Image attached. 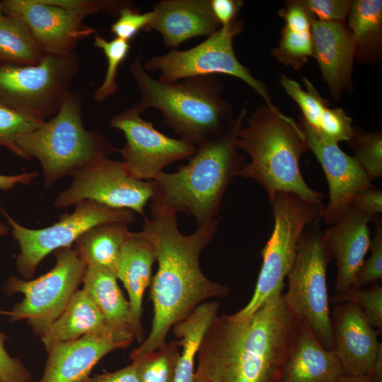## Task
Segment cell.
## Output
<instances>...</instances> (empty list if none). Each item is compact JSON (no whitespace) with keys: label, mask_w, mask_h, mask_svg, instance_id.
<instances>
[{"label":"cell","mask_w":382,"mask_h":382,"mask_svg":"<svg viewBox=\"0 0 382 382\" xmlns=\"http://www.w3.org/2000/svg\"><path fill=\"white\" fill-rule=\"evenodd\" d=\"M151 212V219H144L139 232L152 244L158 262L150 284L154 317L148 337L130 352L132 361L164 345L170 330L207 299L224 298L230 291L227 286L208 279L199 265L200 255L212 241L219 219L185 235L178 227L175 213L152 206Z\"/></svg>","instance_id":"1"},{"label":"cell","mask_w":382,"mask_h":382,"mask_svg":"<svg viewBox=\"0 0 382 382\" xmlns=\"http://www.w3.org/2000/svg\"><path fill=\"white\" fill-rule=\"evenodd\" d=\"M301 321L283 294L245 318L218 315L201 342L195 372L210 382H282Z\"/></svg>","instance_id":"2"},{"label":"cell","mask_w":382,"mask_h":382,"mask_svg":"<svg viewBox=\"0 0 382 382\" xmlns=\"http://www.w3.org/2000/svg\"><path fill=\"white\" fill-rule=\"evenodd\" d=\"M246 115L243 108L226 134L196 147L178 171L151 180V206L192 216L197 226L216 219L226 190L245 165L236 140Z\"/></svg>","instance_id":"3"},{"label":"cell","mask_w":382,"mask_h":382,"mask_svg":"<svg viewBox=\"0 0 382 382\" xmlns=\"http://www.w3.org/2000/svg\"><path fill=\"white\" fill-rule=\"evenodd\" d=\"M140 91L134 107L141 113L158 109L164 123L195 147L226 134L233 125L232 106L224 98V86L214 75L163 82L144 68L141 56L129 65Z\"/></svg>","instance_id":"4"},{"label":"cell","mask_w":382,"mask_h":382,"mask_svg":"<svg viewBox=\"0 0 382 382\" xmlns=\"http://www.w3.org/2000/svg\"><path fill=\"white\" fill-rule=\"evenodd\" d=\"M238 133L236 147L250 161L238 176L262 185L270 200L277 192H289L316 204L324 194L310 187L302 176L300 158L307 149L303 129L291 117L267 105L255 109Z\"/></svg>","instance_id":"5"},{"label":"cell","mask_w":382,"mask_h":382,"mask_svg":"<svg viewBox=\"0 0 382 382\" xmlns=\"http://www.w3.org/2000/svg\"><path fill=\"white\" fill-rule=\"evenodd\" d=\"M18 145L23 158H35L40 163L45 188L117 151L105 135L85 128L80 95L71 91L56 115L21 136Z\"/></svg>","instance_id":"6"},{"label":"cell","mask_w":382,"mask_h":382,"mask_svg":"<svg viewBox=\"0 0 382 382\" xmlns=\"http://www.w3.org/2000/svg\"><path fill=\"white\" fill-rule=\"evenodd\" d=\"M274 228L261 251L262 264L253 294L249 302L233 314L245 318L261 306L282 294L284 279L296 256L299 240L306 227L318 218L323 204H316L289 192H277L270 200Z\"/></svg>","instance_id":"7"},{"label":"cell","mask_w":382,"mask_h":382,"mask_svg":"<svg viewBox=\"0 0 382 382\" xmlns=\"http://www.w3.org/2000/svg\"><path fill=\"white\" fill-rule=\"evenodd\" d=\"M320 224V217L311 222L299 240L284 295L320 344L328 350H334L326 282L327 267L332 256L324 242Z\"/></svg>","instance_id":"8"},{"label":"cell","mask_w":382,"mask_h":382,"mask_svg":"<svg viewBox=\"0 0 382 382\" xmlns=\"http://www.w3.org/2000/svg\"><path fill=\"white\" fill-rule=\"evenodd\" d=\"M79 66L76 52L46 54L33 65L0 64V100L45 120L59 110Z\"/></svg>","instance_id":"9"},{"label":"cell","mask_w":382,"mask_h":382,"mask_svg":"<svg viewBox=\"0 0 382 382\" xmlns=\"http://www.w3.org/2000/svg\"><path fill=\"white\" fill-rule=\"evenodd\" d=\"M242 31L243 21L237 18L221 26L199 45L185 50L172 49L165 54L153 56L143 66L147 72L159 71L158 80L163 82L217 74L229 75L244 81L264 99L268 107L277 109L265 85L251 74L235 54L233 40Z\"/></svg>","instance_id":"10"},{"label":"cell","mask_w":382,"mask_h":382,"mask_svg":"<svg viewBox=\"0 0 382 382\" xmlns=\"http://www.w3.org/2000/svg\"><path fill=\"white\" fill-rule=\"evenodd\" d=\"M56 264L46 274L32 280L9 277L8 294L21 293L23 300L11 311H0L11 321L26 320L41 335L62 314L82 279L87 266L71 246L54 251Z\"/></svg>","instance_id":"11"},{"label":"cell","mask_w":382,"mask_h":382,"mask_svg":"<svg viewBox=\"0 0 382 382\" xmlns=\"http://www.w3.org/2000/svg\"><path fill=\"white\" fill-rule=\"evenodd\" d=\"M0 209L19 245L16 262L17 270L27 280L33 276L38 265L48 254L71 246L92 227L111 221L129 224L135 220L134 212L130 209L84 200L75 205L72 213L62 214L52 226L33 229L18 224L4 209Z\"/></svg>","instance_id":"12"},{"label":"cell","mask_w":382,"mask_h":382,"mask_svg":"<svg viewBox=\"0 0 382 382\" xmlns=\"http://www.w3.org/2000/svg\"><path fill=\"white\" fill-rule=\"evenodd\" d=\"M71 176L73 180L69 187L56 198L55 207L63 208L92 200L144 215V207L153 195L151 180L134 178L122 161L108 157L87 164Z\"/></svg>","instance_id":"13"},{"label":"cell","mask_w":382,"mask_h":382,"mask_svg":"<svg viewBox=\"0 0 382 382\" xmlns=\"http://www.w3.org/2000/svg\"><path fill=\"white\" fill-rule=\"evenodd\" d=\"M134 106L111 117V128L123 132L125 145L117 151L128 173L139 180H154L168 165L189 159L196 147L183 139H174L156 129L144 120Z\"/></svg>","instance_id":"14"},{"label":"cell","mask_w":382,"mask_h":382,"mask_svg":"<svg viewBox=\"0 0 382 382\" xmlns=\"http://www.w3.org/2000/svg\"><path fill=\"white\" fill-rule=\"evenodd\" d=\"M1 4L4 14L25 23L45 54H71L79 42L97 32L83 18L50 0H4Z\"/></svg>","instance_id":"15"},{"label":"cell","mask_w":382,"mask_h":382,"mask_svg":"<svg viewBox=\"0 0 382 382\" xmlns=\"http://www.w3.org/2000/svg\"><path fill=\"white\" fill-rule=\"evenodd\" d=\"M307 149L315 155L325 173L329 199L320 214L326 224L332 225L347 210L354 197L373 185L354 157L345 154L338 143L323 136L301 119Z\"/></svg>","instance_id":"16"},{"label":"cell","mask_w":382,"mask_h":382,"mask_svg":"<svg viewBox=\"0 0 382 382\" xmlns=\"http://www.w3.org/2000/svg\"><path fill=\"white\" fill-rule=\"evenodd\" d=\"M334 351L344 374L370 375L381 342L361 308L354 303L335 304L331 313Z\"/></svg>","instance_id":"17"},{"label":"cell","mask_w":382,"mask_h":382,"mask_svg":"<svg viewBox=\"0 0 382 382\" xmlns=\"http://www.w3.org/2000/svg\"><path fill=\"white\" fill-rule=\"evenodd\" d=\"M370 222H373L371 216L350 205L335 223L323 232L324 242L335 259L337 293L354 288L357 272L370 247Z\"/></svg>","instance_id":"18"},{"label":"cell","mask_w":382,"mask_h":382,"mask_svg":"<svg viewBox=\"0 0 382 382\" xmlns=\"http://www.w3.org/2000/svg\"><path fill=\"white\" fill-rule=\"evenodd\" d=\"M313 52L331 95L338 99L352 87L355 56L353 36L344 22L314 19L311 26Z\"/></svg>","instance_id":"19"},{"label":"cell","mask_w":382,"mask_h":382,"mask_svg":"<svg viewBox=\"0 0 382 382\" xmlns=\"http://www.w3.org/2000/svg\"><path fill=\"white\" fill-rule=\"evenodd\" d=\"M125 348L112 337L88 334L53 345L38 382H83L96 364L115 349Z\"/></svg>","instance_id":"20"},{"label":"cell","mask_w":382,"mask_h":382,"mask_svg":"<svg viewBox=\"0 0 382 382\" xmlns=\"http://www.w3.org/2000/svg\"><path fill=\"white\" fill-rule=\"evenodd\" d=\"M147 30L158 31L164 45L172 49L199 36H209L221 28L211 8L210 0H161Z\"/></svg>","instance_id":"21"},{"label":"cell","mask_w":382,"mask_h":382,"mask_svg":"<svg viewBox=\"0 0 382 382\" xmlns=\"http://www.w3.org/2000/svg\"><path fill=\"white\" fill-rule=\"evenodd\" d=\"M156 260L152 244L140 232H130L123 243L117 260L115 275L129 295L134 339L141 343L142 301L145 290L152 280V267Z\"/></svg>","instance_id":"22"},{"label":"cell","mask_w":382,"mask_h":382,"mask_svg":"<svg viewBox=\"0 0 382 382\" xmlns=\"http://www.w3.org/2000/svg\"><path fill=\"white\" fill-rule=\"evenodd\" d=\"M117 280L113 272L88 266L82 279L83 289L96 305L116 339L128 347L134 339L132 313Z\"/></svg>","instance_id":"23"},{"label":"cell","mask_w":382,"mask_h":382,"mask_svg":"<svg viewBox=\"0 0 382 382\" xmlns=\"http://www.w3.org/2000/svg\"><path fill=\"white\" fill-rule=\"evenodd\" d=\"M342 374L335 351L325 349L302 320L282 382H337Z\"/></svg>","instance_id":"24"},{"label":"cell","mask_w":382,"mask_h":382,"mask_svg":"<svg viewBox=\"0 0 382 382\" xmlns=\"http://www.w3.org/2000/svg\"><path fill=\"white\" fill-rule=\"evenodd\" d=\"M96 334L112 337L119 342L107 325L100 311L83 290H77L62 314L40 335L48 351L58 342L75 340L85 335Z\"/></svg>","instance_id":"25"},{"label":"cell","mask_w":382,"mask_h":382,"mask_svg":"<svg viewBox=\"0 0 382 382\" xmlns=\"http://www.w3.org/2000/svg\"><path fill=\"white\" fill-rule=\"evenodd\" d=\"M127 225L111 221L92 227L76 241L74 249L87 267H99L115 274L121 248L131 232Z\"/></svg>","instance_id":"26"},{"label":"cell","mask_w":382,"mask_h":382,"mask_svg":"<svg viewBox=\"0 0 382 382\" xmlns=\"http://www.w3.org/2000/svg\"><path fill=\"white\" fill-rule=\"evenodd\" d=\"M217 301L204 302L185 320L172 328L173 335L183 347L174 382H192L195 361L205 332L218 316Z\"/></svg>","instance_id":"27"},{"label":"cell","mask_w":382,"mask_h":382,"mask_svg":"<svg viewBox=\"0 0 382 382\" xmlns=\"http://www.w3.org/2000/svg\"><path fill=\"white\" fill-rule=\"evenodd\" d=\"M347 16L355 56L361 60L378 57L382 44V1H352Z\"/></svg>","instance_id":"28"},{"label":"cell","mask_w":382,"mask_h":382,"mask_svg":"<svg viewBox=\"0 0 382 382\" xmlns=\"http://www.w3.org/2000/svg\"><path fill=\"white\" fill-rule=\"evenodd\" d=\"M45 55L21 18L5 14L0 18V64L33 65Z\"/></svg>","instance_id":"29"},{"label":"cell","mask_w":382,"mask_h":382,"mask_svg":"<svg viewBox=\"0 0 382 382\" xmlns=\"http://www.w3.org/2000/svg\"><path fill=\"white\" fill-rule=\"evenodd\" d=\"M177 340L132 361L140 382H174L180 355Z\"/></svg>","instance_id":"30"},{"label":"cell","mask_w":382,"mask_h":382,"mask_svg":"<svg viewBox=\"0 0 382 382\" xmlns=\"http://www.w3.org/2000/svg\"><path fill=\"white\" fill-rule=\"evenodd\" d=\"M302 79L306 91L284 74L281 76L279 82L286 93L299 105L302 112L301 119L311 128L318 130L330 108L328 101L319 94L311 81L306 78Z\"/></svg>","instance_id":"31"},{"label":"cell","mask_w":382,"mask_h":382,"mask_svg":"<svg viewBox=\"0 0 382 382\" xmlns=\"http://www.w3.org/2000/svg\"><path fill=\"white\" fill-rule=\"evenodd\" d=\"M93 45L103 52L108 63L104 79L93 96L96 102L103 103L119 89L117 82L118 69L127 57L130 45L129 42L117 37L108 40L96 33Z\"/></svg>","instance_id":"32"},{"label":"cell","mask_w":382,"mask_h":382,"mask_svg":"<svg viewBox=\"0 0 382 382\" xmlns=\"http://www.w3.org/2000/svg\"><path fill=\"white\" fill-rule=\"evenodd\" d=\"M45 120L13 108L0 100V146L22 158L18 141L21 136L41 126Z\"/></svg>","instance_id":"33"},{"label":"cell","mask_w":382,"mask_h":382,"mask_svg":"<svg viewBox=\"0 0 382 382\" xmlns=\"http://www.w3.org/2000/svg\"><path fill=\"white\" fill-rule=\"evenodd\" d=\"M354 154V158L371 181L382 176V134L368 132L354 128L348 141Z\"/></svg>","instance_id":"34"},{"label":"cell","mask_w":382,"mask_h":382,"mask_svg":"<svg viewBox=\"0 0 382 382\" xmlns=\"http://www.w3.org/2000/svg\"><path fill=\"white\" fill-rule=\"evenodd\" d=\"M272 54L284 65L300 69L313 54L311 32H295L284 27L279 43Z\"/></svg>","instance_id":"35"},{"label":"cell","mask_w":382,"mask_h":382,"mask_svg":"<svg viewBox=\"0 0 382 382\" xmlns=\"http://www.w3.org/2000/svg\"><path fill=\"white\" fill-rule=\"evenodd\" d=\"M329 302L333 305L351 302L357 303L374 328L382 330V286L378 282L373 283L366 289H352L343 293H337Z\"/></svg>","instance_id":"36"},{"label":"cell","mask_w":382,"mask_h":382,"mask_svg":"<svg viewBox=\"0 0 382 382\" xmlns=\"http://www.w3.org/2000/svg\"><path fill=\"white\" fill-rule=\"evenodd\" d=\"M154 17L153 11L141 13L133 8L132 4L128 5L120 11L117 20L110 25V31L115 37L129 42L141 30H147Z\"/></svg>","instance_id":"37"},{"label":"cell","mask_w":382,"mask_h":382,"mask_svg":"<svg viewBox=\"0 0 382 382\" xmlns=\"http://www.w3.org/2000/svg\"><path fill=\"white\" fill-rule=\"evenodd\" d=\"M374 222L376 230L370 243L371 254L359 270L353 289H361L368 284L378 282L382 278V224L378 219Z\"/></svg>","instance_id":"38"},{"label":"cell","mask_w":382,"mask_h":382,"mask_svg":"<svg viewBox=\"0 0 382 382\" xmlns=\"http://www.w3.org/2000/svg\"><path fill=\"white\" fill-rule=\"evenodd\" d=\"M52 3L68 9L83 19L91 15L103 11L117 16L126 6L133 4L129 1L119 0H50Z\"/></svg>","instance_id":"39"},{"label":"cell","mask_w":382,"mask_h":382,"mask_svg":"<svg viewBox=\"0 0 382 382\" xmlns=\"http://www.w3.org/2000/svg\"><path fill=\"white\" fill-rule=\"evenodd\" d=\"M315 19L326 22H344L348 16L350 0H301Z\"/></svg>","instance_id":"40"},{"label":"cell","mask_w":382,"mask_h":382,"mask_svg":"<svg viewBox=\"0 0 382 382\" xmlns=\"http://www.w3.org/2000/svg\"><path fill=\"white\" fill-rule=\"evenodd\" d=\"M6 337L0 332V380L4 382H30L31 374L18 358L7 352L4 344Z\"/></svg>","instance_id":"41"},{"label":"cell","mask_w":382,"mask_h":382,"mask_svg":"<svg viewBox=\"0 0 382 382\" xmlns=\"http://www.w3.org/2000/svg\"><path fill=\"white\" fill-rule=\"evenodd\" d=\"M279 15L285 21L284 27L299 33L311 32L313 21L315 19L300 1H287Z\"/></svg>","instance_id":"42"},{"label":"cell","mask_w":382,"mask_h":382,"mask_svg":"<svg viewBox=\"0 0 382 382\" xmlns=\"http://www.w3.org/2000/svg\"><path fill=\"white\" fill-rule=\"evenodd\" d=\"M351 205L366 214L374 221L382 213V191L374 185L359 192Z\"/></svg>","instance_id":"43"},{"label":"cell","mask_w":382,"mask_h":382,"mask_svg":"<svg viewBox=\"0 0 382 382\" xmlns=\"http://www.w3.org/2000/svg\"><path fill=\"white\" fill-rule=\"evenodd\" d=\"M243 5L241 0H210L212 11L221 27L236 21Z\"/></svg>","instance_id":"44"},{"label":"cell","mask_w":382,"mask_h":382,"mask_svg":"<svg viewBox=\"0 0 382 382\" xmlns=\"http://www.w3.org/2000/svg\"><path fill=\"white\" fill-rule=\"evenodd\" d=\"M83 382H140L134 364L112 372L88 377Z\"/></svg>","instance_id":"45"},{"label":"cell","mask_w":382,"mask_h":382,"mask_svg":"<svg viewBox=\"0 0 382 382\" xmlns=\"http://www.w3.org/2000/svg\"><path fill=\"white\" fill-rule=\"evenodd\" d=\"M37 175L35 171L13 175H0V190L7 191L18 184L28 185Z\"/></svg>","instance_id":"46"},{"label":"cell","mask_w":382,"mask_h":382,"mask_svg":"<svg viewBox=\"0 0 382 382\" xmlns=\"http://www.w3.org/2000/svg\"><path fill=\"white\" fill-rule=\"evenodd\" d=\"M371 376L376 381V382H382V344L381 342L376 357L375 359V361L374 364V366L372 369V371L371 373Z\"/></svg>","instance_id":"47"},{"label":"cell","mask_w":382,"mask_h":382,"mask_svg":"<svg viewBox=\"0 0 382 382\" xmlns=\"http://www.w3.org/2000/svg\"><path fill=\"white\" fill-rule=\"evenodd\" d=\"M337 382H376L371 375L353 376L342 374Z\"/></svg>","instance_id":"48"},{"label":"cell","mask_w":382,"mask_h":382,"mask_svg":"<svg viewBox=\"0 0 382 382\" xmlns=\"http://www.w3.org/2000/svg\"><path fill=\"white\" fill-rule=\"evenodd\" d=\"M192 382H210L204 376L199 375V374L195 372L194 378Z\"/></svg>","instance_id":"49"},{"label":"cell","mask_w":382,"mask_h":382,"mask_svg":"<svg viewBox=\"0 0 382 382\" xmlns=\"http://www.w3.org/2000/svg\"><path fill=\"white\" fill-rule=\"evenodd\" d=\"M8 226L0 221V236L6 235L8 233Z\"/></svg>","instance_id":"50"},{"label":"cell","mask_w":382,"mask_h":382,"mask_svg":"<svg viewBox=\"0 0 382 382\" xmlns=\"http://www.w3.org/2000/svg\"><path fill=\"white\" fill-rule=\"evenodd\" d=\"M4 15V13H3L2 8H1V1H0V18H1V17H3Z\"/></svg>","instance_id":"51"},{"label":"cell","mask_w":382,"mask_h":382,"mask_svg":"<svg viewBox=\"0 0 382 382\" xmlns=\"http://www.w3.org/2000/svg\"><path fill=\"white\" fill-rule=\"evenodd\" d=\"M0 382H4V381H2L0 380Z\"/></svg>","instance_id":"52"}]
</instances>
